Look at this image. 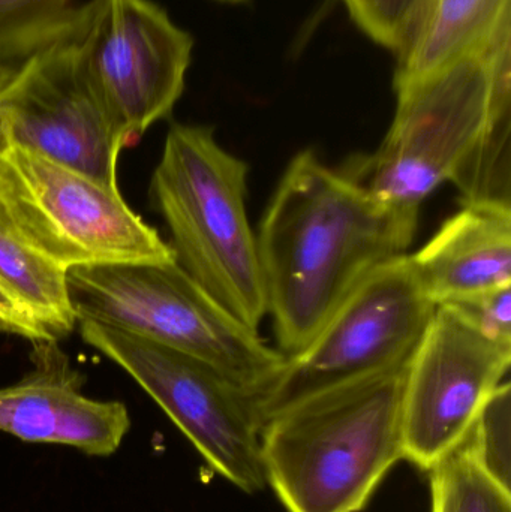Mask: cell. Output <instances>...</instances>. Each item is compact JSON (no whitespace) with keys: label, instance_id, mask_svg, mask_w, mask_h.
Masks as SVG:
<instances>
[{"label":"cell","instance_id":"obj_21","mask_svg":"<svg viewBox=\"0 0 511 512\" xmlns=\"http://www.w3.org/2000/svg\"><path fill=\"white\" fill-rule=\"evenodd\" d=\"M0 331L24 337L33 343L51 342L38 322L26 309L9 297L8 292L0 286Z\"/></svg>","mask_w":511,"mask_h":512},{"label":"cell","instance_id":"obj_2","mask_svg":"<svg viewBox=\"0 0 511 512\" xmlns=\"http://www.w3.org/2000/svg\"><path fill=\"white\" fill-rule=\"evenodd\" d=\"M408 361L300 400L266 421L264 472L288 512H359L405 459Z\"/></svg>","mask_w":511,"mask_h":512},{"label":"cell","instance_id":"obj_13","mask_svg":"<svg viewBox=\"0 0 511 512\" xmlns=\"http://www.w3.org/2000/svg\"><path fill=\"white\" fill-rule=\"evenodd\" d=\"M408 258L435 306L511 286V207L464 204Z\"/></svg>","mask_w":511,"mask_h":512},{"label":"cell","instance_id":"obj_8","mask_svg":"<svg viewBox=\"0 0 511 512\" xmlns=\"http://www.w3.org/2000/svg\"><path fill=\"white\" fill-rule=\"evenodd\" d=\"M435 307L420 288L408 255L380 265L299 354L287 357L261 396L264 420L315 394L407 363Z\"/></svg>","mask_w":511,"mask_h":512},{"label":"cell","instance_id":"obj_6","mask_svg":"<svg viewBox=\"0 0 511 512\" xmlns=\"http://www.w3.org/2000/svg\"><path fill=\"white\" fill-rule=\"evenodd\" d=\"M0 203L24 240L65 271L174 259L158 231L129 209L119 186L21 147L3 156Z\"/></svg>","mask_w":511,"mask_h":512},{"label":"cell","instance_id":"obj_17","mask_svg":"<svg viewBox=\"0 0 511 512\" xmlns=\"http://www.w3.org/2000/svg\"><path fill=\"white\" fill-rule=\"evenodd\" d=\"M431 472L432 512H511V492L480 469L467 439Z\"/></svg>","mask_w":511,"mask_h":512},{"label":"cell","instance_id":"obj_16","mask_svg":"<svg viewBox=\"0 0 511 512\" xmlns=\"http://www.w3.org/2000/svg\"><path fill=\"white\" fill-rule=\"evenodd\" d=\"M78 14L72 0H0V62L18 66L59 41Z\"/></svg>","mask_w":511,"mask_h":512},{"label":"cell","instance_id":"obj_12","mask_svg":"<svg viewBox=\"0 0 511 512\" xmlns=\"http://www.w3.org/2000/svg\"><path fill=\"white\" fill-rule=\"evenodd\" d=\"M35 345V369L0 388V432L29 444L65 445L87 456L116 453L131 429L126 406L84 396L80 375L56 342Z\"/></svg>","mask_w":511,"mask_h":512},{"label":"cell","instance_id":"obj_4","mask_svg":"<svg viewBox=\"0 0 511 512\" xmlns=\"http://www.w3.org/2000/svg\"><path fill=\"white\" fill-rule=\"evenodd\" d=\"M248 165L207 126L174 123L150 182L180 268L216 303L258 331L267 315L257 236L246 212Z\"/></svg>","mask_w":511,"mask_h":512},{"label":"cell","instance_id":"obj_11","mask_svg":"<svg viewBox=\"0 0 511 512\" xmlns=\"http://www.w3.org/2000/svg\"><path fill=\"white\" fill-rule=\"evenodd\" d=\"M72 33L20 63L0 96L12 146L117 186L125 143L81 66Z\"/></svg>","mask_w":511,"mask_h":512},{"label":"cell","instance_id":"obj_20","mask_svg":"<svg viewBox=\"0 0 511 512\" xmlns=\"http://www.w3.org/2000/svg\"><path fill=\"white\" fill-rule=\"evenodd\" d=\"M444 306V304H443ZM489 339L511 345V286L447 304Z\"/></svg>","mask_w":511,"mask_h":512},{"label":"cell","instance_id":"obj_22","mask_svg":"<svg viewBox=\"0 0 511 512\" xmlns=\"http://www.w3.org/2000/svg\"><path fill=\"white\" fill-rule=\"evenodd\" d=\"M12 147L11 132H9L8 119H6L5 111L0 105V164H2L3 156L8 153Z\"/></svg>","mask_w":511,"mask_h":512},{"label":"cell","instance_id":"obj_1","mask_svg":"<svg viewBox=\"0 0 511 512\" xmlns=\"http://www.w3.org/2000/svg\"><path fill=\"white\" fill-rule=\"evenodd\" d=\"M414 237L347 170L311 150L288 165L257 234L258 258L285 357L299 354L372 271Z\"/></svg>","mask_w":511,"mask_h":512},{"label":"cell","instance_id":"obj_10","mask_svg":"<svg viewBox=\"0 0 511 512\" xmlns=\"http://www.w3.org/2000/svg\"><path fill=\"white\" fill-rule=\"evenodd\" d=\"M510 364L511 345L489 339L452 306L435 307L405 375V459L431 472L461 447Z\"/></svg>","mask_w":511,"mask_h":512},{"label":"cell","instance_id":"obj_24","mask_svg":"<svg viewBox=\"0 0 511 512\" xmlns=\"http://www.w3.org/2000/svg\"><path fill=\"white\" fill-rule=\"evenodd\" d=\"M218 2L233 3V5H237V3H245V2H249V0H218Z\"/></svg>","mask_w":511,"mask_h":512},{"label":"cell","instance_id":"obj_19","mask_svg":"<svg viewBox=\"0 0 511 512\" xmlns=\"http://www.w3.org/2000/svg\"><path fill=\"white\" fill-rule=\"evenodd\" d=\"M375 44L401 54L413 41L432 0H341Z\"/></svg>","mask_w":511,"mask_h":512},{"label":"cell","instance_id":"obj_3","mask_svg":"<svg viewBox=\"0 0 511 512\" xmlns=\"http://www.w3.org/2000/svg\"><path fill=\"white\" fill-rule=\"evenodd\" d=\"M510 38L509 26L485 47L395 87L380 149L347 170L411 237L423 201L452 182L492 117L511 108Z\"/></svg>","mask_w":511,"mask_h":512},{"label":"cell","instance_id":"obj_18","mask_svg":"<svg viewBox=\"0 0 511 512\" xmlns=\"http://www.w3.org/2000/svg\"><path fill=\"white\" fill-rule=\"evenodd\" d=\"M510 429L511 390L509 382L504 381L480 409L467 444L480 469L509 492Z\"/></svg>","mask_w":511,"mask_h":512},{"label":"cell","instance_id":"obj_15","mask_svg":"<svg viewBox=\"0 0 511 512\" xmlns=\"http://www.w3.org/2000/svg\"><path fill=\"white\" fill-rule=\"evenodd\" d=\"M0 286L38 322L51 342L74 330L66 271L36 252L0 203Z\"/></svg>","mask_w":511,"mask_h":512},{"label":"cell","instance_id":"obj_5","mask_svg":"<svg viewBox=\"0 0 511 512\" xmlns=\"http://www.w3.org/2000/svg\"><path fill=\"white\" fill-rule=\"evenodd\" d=\"M66 286L77 321L137 334L200 358L260 399L287 360L216 303L174 259L75 267L66 271Z\"/></svg>","mask_w":511,"mask_h":512},{"label":"cell","instance_id":"obj_14","mask_svg":"<svg viewBox=\"0 0 511 512\" xmlns=\"http://www.w3.org/2000/svg\"><path fill=\"white\" fill-rule=\"evenodd\" d=\"M510 11V0H432L413 41L398 56L393 87L485 47L510 26Z\"/></svg>","mask_w":511,"mask_h":512},{"label":"cell","instance_id":"obj_9","mask_svg":"<svg viewBox=\"0 0 511 512\" xmlns=\"http://www.w3.org/2000/svg\"><path fill=\"white\" fill-rule=\"evenodd\" d=\"M72 38L125 149L134 147L182 96L194 39L152 0H90Z\"/></svg>","mask_w":511,"mask_h":512},{"label":"cell","instance_id":"obj_23","mask_svg":"<svg viewBox=\"0 0 511 512\" xmlns=\"http://www.w3.org/2000/svg\"><path fill=\"white\" fill-rule=\"evenodd\" d=\"M20 66V65H18ZM18 66L6 65V63L0 62V96L5 92L6 87L11 83L14 78L15 72H17Z\"/></svg>","mask_w":511,"mask_h":512},{"label":"cell","instance_id":"obj_7","mask_svg":"<svg viewBox=\"0 0 511 512\" xmlns=\"http://www.w3.org/2000/svg\"><path fill=\"white\" fill-rule=\"evenodd\" d=\"M80 322L84 342L122 367L198 453L243 492L266 486L260 396L212 364L137 334Z\"/></svg>","mask_w":511,"mask_h":512}]
</instances>
